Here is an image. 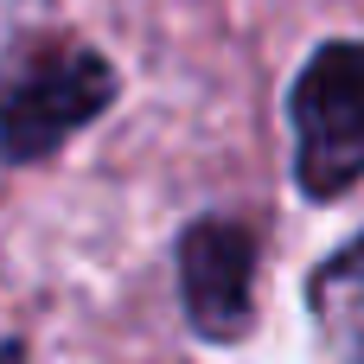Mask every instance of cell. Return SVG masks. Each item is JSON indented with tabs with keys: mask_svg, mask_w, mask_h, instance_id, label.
<instances>
[{
	"mask_svg": "<svg viewBox=\"0 0 364 364\" xmlns=\"http://www.w3.org/2000/svg\"><path fill=\"white\" fill-rule=\"evenodd\" d=\"M109 96H115V70L90 45L38 51L0 90V160L32 166V160L58 154L83 122H96V109H109Z\"/></svg>",
	"mask_w": 364,
	"mask_h": 364,
	"instance_id": "cell-2",
	"label": "cell"
},
{
	"mask_svg": "<svg viewBox=\"0 0 364 364\" xmlns=\"http://www.w3.org/2000/svg\"><path fill=\"white\" fill-rule=\"evenodd\" d=\"M179 282L192 326L205 339H237L250 326V294H256V230L230 218H205L179 243Z\"/></svg>",
	"mask_w": 364,
	"mask_h": 364,
	"instance_id": "cell-3",
	"label": "cell"
},
{
	"mask_svg": "<svg viewBox=\"0 0 364 364\" xmlns=\"http://www.w3.org/2000/svg\"><path fill=\"white\" fill-rule=\"evenodd\" d=\"M294 179L307 198H339L364 179V45H326L294 83Z\"/></svg>",
	"mask_w": 364,
	"mask_h": 364,
	"instance_id": "cell-1",
	"label": "cell"
},
{
	"mask_svg": "<svg viewBox=\"0 0 364 364\" xmlns=\"http://www.w3.org/2000/svg\"><path fill=\"white\" fill-rule=\"evenodd\" d=\"M45 6L51 0H0V64L26 51V38L45 26Z\"/></svg>",
	"mask_w": 364,
	"mask_h": 364,
	"instance_id": "cell-5",
	"label": "cell"
},
{
	"mask_svg": "<svg viewBox=\"0 0 364 364\" xmlns=\"http://www.w3.org/2000/svg\"><path fill=\"white\" fill-rule=\"evenodd\" d=\"M307 307H314V326H320L333 364H364V237L346 243V250L314 275Z\"/></svg>",
	"mask_w": 364,
	"mask_h": 364,
	"instance_id": "cell-4",
	"label": "cell"
}]
</instances>
